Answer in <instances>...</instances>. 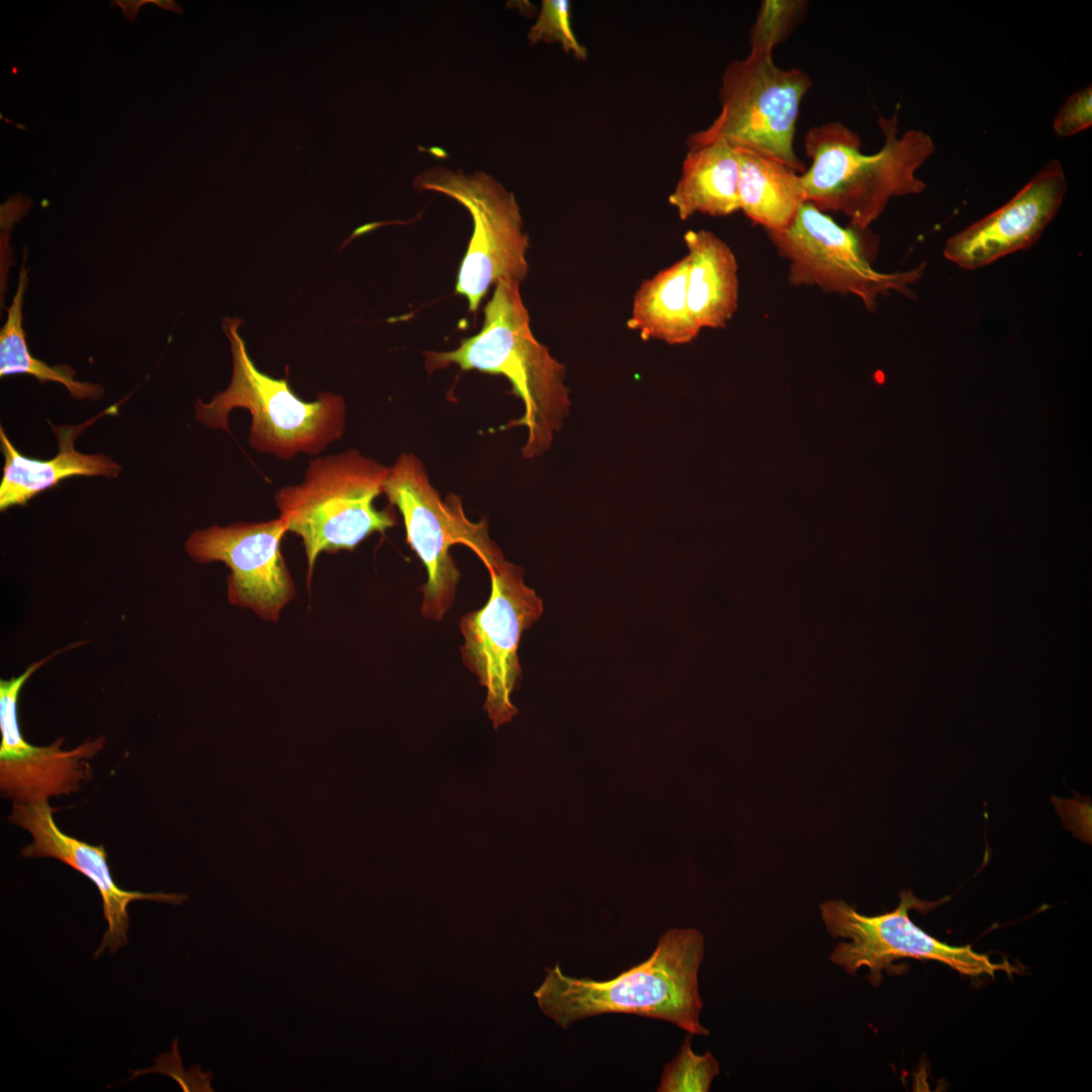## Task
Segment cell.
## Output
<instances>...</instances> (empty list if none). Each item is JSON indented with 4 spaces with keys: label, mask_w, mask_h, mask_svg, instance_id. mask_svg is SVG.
Wrapping results in <instances>:
<instances>
[{
    "label": "cell",
    "mask_w": 1092,
    "mask_h": 1092,
    "mask_svg": "<svg viewBox=\"0 0 1092 1092\" xmlns=\"http://www.w3.org/2000/svg\"><path fill=\"white\" fill-rule=\"evenodd\" d=\"M898 112L879 117L883 147L861 152L859 135L832 121L810 128L804 148L810 167L800 174L805 199L823 212L843 213L849 226L868 230L894 197L922 193L926 184L917 170L935 152L925 131L909 129L898 136Z\"/></svg>",
    "instance_id": "3957f363"
},
{
    "label": "cell",
    "mask_w": 1092,
    "mask_h": 1092,
    "mask_svg": "<svg viewBox=\"0 0 1092 1092\" xmlns=\"http://www.w3.org/2000/svg\"><path fill=\"white\" fill-rule=\"evenodd\" d=\"M54 812L55 809L48 801L13 803L8 820L27 830L32 836V841L20 850L22 856L53 857L81 873L96 886L102 900L107 929L94 959L106 949L114 953L127 944V908L131 902L150 900L180 905L187 900L184 894L143 893L121 889L111 875L104 845H92L64 833L54 820Z\"/></svg>",
    "instance_id": "9a60e30c"
},
{
    "label": "cell",
    "mask_w": 1092,
    "mask_h": 1092,
    "mask_svg": "<svg viewBox=\"0 0 1092 1092\" xmlns=\"http://www.w3.org/2000/svg\"><path fill=\"white\" fill-rule=\"evenodd\" d=\"M52 656L29 665L8 680L0 681V791L13 803H36L51 797L69 796L90 780L88 759L104 746V738H89L70 750L64 738L48 746H35L22 736L17 718V699L24 682Z\"/></svg>",
    "instance_id": "4fadbf2b"
},
{
    "label": "cell",
    "mask_w": 1092,
    "mask_h": 1092,
    "mask_svg": "<svg viewBox=\"0 0 1092 1092\" xmlns=\"http://www.w3.org/2000/svg\"><path fill=\"white\" fill-rule=\"evenodd\" d=\"M1092 124V86L1087 85L1066 98L1058 109L1054 133L1061 138L1075 135Z\"/></svg>",
    "instance_id": "d4e9b609"
},
{
    "label": "cell",
    "mask_w": 1092,
    "mask_h": 1092,
    "mask_svg": "<svg viewBox=\"0 0 1092 1092\" xmlns=\"http://www.w3.org/2000/svg\"><path fill=\"white\" fill-rule=\"evenodd\" d=\"M519 287V281L499 280L485 305L480 331L462 339L452 351L426 352L425 357L429 372L453 364L462 370L506 377L524 404L523 416L506 428L527 429L522 453L530 459L549 449L569 412L570 400L564 384L565 367L534 337Z\"/></svg>",
    "instance_id": "7a4b0ae2"
},
{
    "label": "cell",
    "mask_w": 1092,
    "mask_h": 1092,
    "mask_svg": "<svg viewBox=\"0 0 1092 1092\" xmlns=\"http://www.w3.org/2000/svg\"><path fill=\"white\" fill-rule=\"evenodd\" d=\"M1067 188L1062 163L1050 160L1007 202L950 236L944 258L975 270L1034 246L1058 213Z\"/></svg>",
    "instance_id": "5bb4252c"
},
{
    "label": "cell",
    "mask_w": 1092,
    "mask_h": 1092,
    "mask_svg": "<svg viewBox=\"0 0 1092 1092\" xmlns=\"http://www.w3.org/2000/svg\"><path fill=\"white\" fill-rule=\"evenodd\" d=\"M288 532L278 517L267 522L212 526L193 532L185 543L189 556L199 562L221 561L230 569L229 601L276 621L296 595L281 552Z\"/></svg>",
    "instance_id": "7c38bea8"
},
{
    "label": "cell",
    "mask_w": 1092,
    "mask_h": 1092,
    "mask_svg": "<svg viewBox=\"0 0 1092 1092\" xmlns=\"http://www.w3.org/2000/svg\"><path fill=\"white\" fill-rule=\"evenodd\" d=\"M116 411L115 405L110 406L81 426H52L59 442V452L48 460L22 455L1 427L0 443L4 466L0 482V510L3 512L14 506H24L36 494L69 477H117L121 467L112 459L103 454H84L74 448V442L84 428L99 417Z\"/></svg>",
    "instance_id": "2e32d148"
},
{
    "label": "cell",
    "mask_w": 1092,
    "mask_h": 1092,
    "mask_svg": "<svg viewBox=\"0 0 1092 1092\" xmlns=\"http://www.w3.org/2000/svg\"><path fill=\"white\" fill-rule=\"evenodd\" d=\"M689 1033L676 1057L669 1062L661 1075L658 1092H707L714 1078L720 1073V1065L710 1052L695 1054Z\"/></svg>",
    "instance_id": "7402d4cb"
},
{
    "label": "cell",
    "mask_w": 1092,
    "mask_h": 1092,
    "mask_svg": "<svg viewBox=\"0 0 1092 1092\" xmlns=\"http://www.w3.org/2000/svg\"><path fill=\"white\" fill-rule=\"evenodd\" d=\"M383 493L402 516L406 543L427 571L421 613L441 621L454 603L461 577L450 548L456 544L469 547L487 569L505 557L488 536L486 520H468L461 499L454 494L444 500L414 454H400L389 467Z\"/></svg>",
    "instance_id": "8992f818"
},
{
    "label": "cell",
    "mask_w": 1092,
    "mask_h": 1092,
    "mask_svg": "<svg viewBox=\"0 0 1092 1092\" xmlns=\"http://www.w3.org/2000/svg\"><path fill=\"white\" fill-rule=\"evenodd\" d=\"M863 231L840 226L806 201L787 229L766 233L780 256L790 262L791 284L852 294L873 310L879 297L891 291L911 295L910 286L923 276L926 265L892 273L875 270L861 248L859 235Z\"/></svg>",
    "instance_id": "30bf717a"
},
{
    "label": "cell",
    "mask_w": 1092,
    "mask_h": 1092,
    "mask_svg": "<svg viewBox=\"0 0 1092 1092\" xmlns=\"http://www.w3.org/2000/svg\"><path fill=\"white\" fill-rule=\"evenodd\" d=\"M899 897L894 910L874 916L857 912L843 900L822 903L820 913L828 933L834 938L848 940L834 947L830 961L849 975H855L858 969L866 967L873 985L882 982L884 971L894 973V962L901 959L936 961L972 977L994 976L1000 971L1009 975L1017 972V968L1007 961L992 962L989 956L975 951L971 945L953 946L937 940L910 919L912 909L924 913L949 897L924 901L911 890L901 891Z\"/></svg>",
    "instance_id": "ba28073f"
},
{
    "label": "cell",
    "mask_w": 1092,
    "mask_h": 1092,
    "mask_svg": "<svg viewBox=\"0 0 1092 1092\" xmlns=\"http://www.w3.org/2000/svg\"><path fill=\"white\" fill-rule=\"evenodd\" d=\"M688 258L643 281L633 297L628 327L645 339L669 345L687 344L700 329L694 323L687 296Z\"/></svg>",
    "instance_id": "ffe728a7"
},
{
    "label": "cell",
    "mask_w": 1092,
    "mask_h": 1092,
    "mask_svg": "<svg viewBox=\"0 0 1092 1092\" xmlns=\"http://www.w3.org/2000/svg\"><path fill=\"white\" fill-rule=\"evenodd\" d=\"M570 12V2L567 0H543L539 16L528 32V39L532 44L557 42L577 61H586L588 53L572 30Z\"/></svg>",
    "instance_id": "cb8c5ba5"
},
{
    "label": "cell",
    "mask_w": 1092,
    "mask_h": 1092,
    "mask_svg": "<svg viewBox=\"0 0 1092 1092\" xmlns=\"http://www.w3.org/2000/svg\"><path fill=\"white\" fill-rule=\"evenodd\" d=\"M739 155L724 141L690 147L668 197L682 220L696 213L726 216L739 210Z\"/></svg>",
    "instance_id": "ac0fdd59"
},
{
    "label": "cell",
    "mask_w": 1092,
    "mask_h": 1092,
    "mask_svg": "<svg viewBox=\"0 0 1092 1092\" xmlns=\"http://www.w3.org/2000/svg\"><path fill=\"white\" fill-rule=\"evenodd\" d=\"M704 957L702 932L672 928L659 937L647 960L607 981L569 977L559 965L546 968L534 996L541 1011L564 1029L587 1017L628 1013L709 1035L700 1022L703 1001L698 976Z\"/></svg>",
    "instance_id": "6da1fadb"
},
{
    "label": "cell",
    "mask_w": 1092,
    "mask_h": 1092,
    "mask_svg": "<svg viewBox=\"0 0 1092 1092\" xmlns=\"http://www.w3.org/2000/svg\"><path fill=\"white\" fill-rule=\"evenodd\" d=\"M415 187L444 193L471 213L473 234L456 282V292L466 298L470 312H477L492 284L502 279L521 282L527 276L528 236L513 193L485 174L466 176L442 168L419 175Z\"/></svg>",
    "instance_id": "9c48e42d"
},
{
    "label": "cell",
    "mask_w": 1092,
    "mask_h": 1092,
    "mask_svg": "<svg viewBox=\"0 0 1092 1092\" xmlns=\"http://www.w3.org/2000/svg\"><path fill=\"white\" fill-rule=\"evenodd\" d=\"M813 82L805 71L778 67L772 54L749 53L721 76L720 112L706 128L688 135V148L724 141L778 161L798 173L804 163L794 149L804 96Z\"/></svg>",
    "instance_id": "52a82bcc"
},
{
    "label": "cell",
    "mask_w": 1092,
    "mask_h": 1092,
    "mask_svg": "<svg viewBox=\"0 0 1092 1092\" xmlns=\"http://www.w3.org/2000/svg\"><path fill=\"white\" fill-rule=\"evenodd\" d=\"M243 324L237 317H224L222 330L230 341L233 373L226 389L205 403H195L196 419L211 429L230 432L229 415L246 408L252 417L250 446L261 453L282 460L297 454L317 455L341 439L346 424V403L342 396L320 393L315 400L297 396L285 378L261 372L251 359L239 334Z\"/></svg>",
    "instance_id": "277c9868"
},
{
    "label": "cell",
    "mask_w": 1092,
    "mask_h": 1092,
    "mask_svg": "<svg viewBox=\"0 0 1092 1092\" xmlns=\"http://www.w3.org/2000/svg\"><path fill=\"white\" fill-rule=\"evenodd\" d=\"M687 296L697 327L723 329L738 307V266L730 247L710 231H688Z\"/></svg>",
    "instance_id": "e0dca14e"
},
{
    "label": "cell",
    "mask_w": 1092,
    "mask_h": 1092,
    "mask_svg": "<svg viewBox=\"0 0 1092 1092\" xmlns=\"http://www.w3.org/2000/svg\"><path fill=\"white\" fill-rule=\"evenodd\" d=\"M739 210L765 231H782L806 202L800 174L792 168L746 149H738Z\"/></svg>",
    "instance_id": "d6986e66"
},
{
    "label": "cell",
    "mask_w": 1092,
    "mask_h": 1092,
    "mask_svg": "<svg viewBox=\"0 0 1092 1092\" xmlns=\"http://www.w3.org/2000/svg\"><path fill=\"white\" fill-rule=\"evenodd\" d=\"M24 264L23 261L19 271L17 290L10 306L6 307V322L0 331V376L29 374L39 382L62 383L74 398H101L103 388L98 384L75 380L76 372L70 366L64 364L49 366L30 354L22 327V304L28 283Z\"/></svg>",
    "instance_id": "44dd1931"
},
{
    "label": "cell",
    "mask_w": 1092,
    "mask_h": 1092,
    "mask_svg": "<svg viewBox=\"0 0 1092 1092\" xmlns=\"http://www.w3.org/2000/svg\"><path fill=\"white\" fill-rule=\"evenodd\" d=\"M490 595L486 604L463 616L461 657L486 690L484 710L493 728L518 713L511 696L521 676L518 649L524 631L543 614V602L529 587L523 569L506 559L487 569Z\"/></svg>",
    "instance_id": "8fae6325"
},
{
    "label": "cell",
    "mask_w": 1092,
    "mask_h": 1092,
    "mask_svg": "<svg viewBox=\"0 0 1092 1092\" xmlns=\"http://www.w3.org/2000/svg\"><path fill=\"white\" fill-rule=\"evenodd\" d=\"M806 6L803 1H762L751 28L749 53L772 54L774 48L783 42L802 20Z\"/></svg>",
    "instance_id": "603a6c76"
},
{
    "label": "cell",
    "mask_w": 1092,
    "mask_h": 1092,
    "mask_svg": "<svg viewBox=\"0 0 1092 1092\" xmlns=\"http://www.w3.org/2000/svg\"><path fill=\"white\" fill-rule=\"evenodd\" d=\"M389 467L348 450L311 459L303 480L282 487L275 503L288 532L302 540L311 577L317 556L353 551L374 533L396 525L391 508L378 510Z\"/></svg>",
    "instance_id": "5b68a950"
}]
</instances>
